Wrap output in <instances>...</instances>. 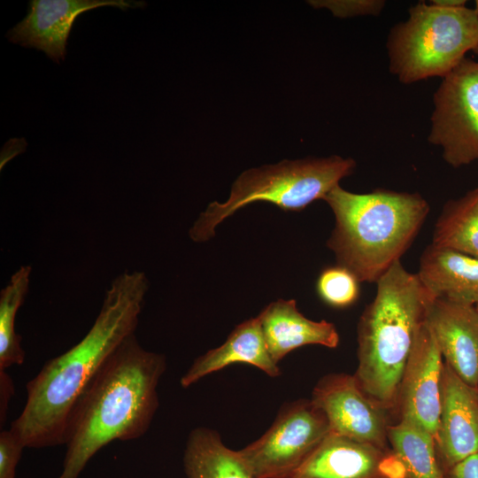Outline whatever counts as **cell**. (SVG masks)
<instances>
[{"label": "cell", "mask_w": 478, "mask_h": 478, "mask_svg": "<svg viewBox=\"0 0 478 478\" xmlns=\"http://www.w3.org/2000/svg\"><path fill=\"white\" fill-rule=\"evenodd\" d=\"M148 289L143 272L118 275L85 336L46 362L27 382L25 406L10 428L26 448L65 444L79 398L112 354L135 334Z\"/></svg>", "instance_id": "obj_1"}, {"label": "cell", "mask_w": 478, "mask_h": 478, "mask_svg": "<svg viewBox=\"0 0 478 478\" xmlns=\"http://www.w3.org/2000/svg\"><path fill=\"white\" fill-rule=\"evenodd\" d=\"M163 354L143 349L135 334L106 360L79 398L68 422L58 478H79L103 447L143 436L158 407Z\"/></svg>", "instance_id": "obj_2"}, {"label": "cell", "mask_w": 478, "mask_h": 478, "mask_svg": "<svg viewBox=\"0 0 478 478\" xmlns=\"http://www.w3.org/2000/svg\"><path fill=\"white\" fill-rule=\"evenodd\" d=\"M335 220L328 247L359 282L377 281L408 250L429 212L417 192L377 189L354 193L340 185L322 199Z\"/></svg>", "instance_id": "obj_3"}, {"label": "cell", "mask_w": 478, "mask_h": 478, "mask_svg": "<svg viewBox=\"0 0 478 478\" xmlns=\"http://www.w3.org/2000/svg\"><path fill=\"white\" fill-rule=\"evenodd\" d=\"M358 325L354 374L361 389L387 412L397 405L401 378L416 335L434 299L417 274L395 263L376 282Z\"/></svg>", "instance_id": "obj_4"}, {"label": "cell", "mask_w": 478, "mask_h": 478, "mask_svg": "<svg viewBox=\"0 0 478 478\" xmlns=\"http://www.w3.org/2000/svg\"><path fill=\"white\" fill-rule=\"evenodd\" d=\"M356 168L351 158L332 155L282 160L274 165L250 168L231 187L224 203L212 202L189 229L195 242L211 239L215 227L249 204L266 202L284 211H301L324 197Z\"/></svg>", "instance_id": "obj_5"}, {"label": "cell", "mask_w": 478, "mask_h": 478, "mask_svg": "<svg viewBox=\"0 0 478 478\" xmlns=\"http://www.w3.org/2000/svg\"><path fill=\"white\" fill-rule=\"evenodd\" d=\"M477 46L478 17L473 9L418 3L389 33V69L404 84L443 78Z\"/></svg>", "instance_id": "obj_6"}, {"label": "cell", "mask_w": 478, "mask_h": 478, "mask_svg": "<svg viewBox=\"0 0 478 478\" xmlns=\"http://www.w3.org/2000/svg\"><path fill=\"white\" fill-rule=\"evenodd\" d=\"M330 428L311 400L285 405L258 439L238 451L254 478H293Z\"/></svg>", "instance_id": "obj_7"}, {"label": "cell", "mask_w": 478, "mask_h": 478, "mask_svg": "<svg viewBox=\"0 0 478 478\" xmlns=\"http://www.w3.org/2000/svg\"><path fill=\"white\" fill-rule=\"evenodd\" d=\"M433 103L428 142L452 167L477 161L478 61L466 58L443 77Z\"/></svg>", "instance_id": "obj_8"}, {"label": "cell", "mask_w": 478, "mask_h": 478, "mask_svg": "<svg viewBox=\"0 0 478 478\" xmlns=\"http://www.w3.org/2000/svg\"><path fill=\"white\" fill-rule=\"evenodd\" d=\"M311 401L326 416L330 432L388 448L387 411L361 389L354 374L323 376L314 387Z\"/></svg>", "instance_id": "obj_9"}, {"label": "cell", "mask_w": 478, "mask_h": 478, "mask_svg": "<svg viewBox=\"0 0 478 478\" xmlns=\"http://www.w3.org/2000/svg\"><path fill=\"white\" fill-rule=\"evenodd\" d=\"M443 366L441 351L425 320L416 335L401 378L397 408L401 420L426 430L435 441L441 413Z\"/></svg>", "instance_id": "obj_10"}, {"label": "cell", "mask_w": 478, "mask_h": 478, "mask_svg": "<svg viewBox=\"0 0 478 478\" xmlns=\"http://www.w3.org/2000/svg\"><path fill=\"white\" fill-rule=\"evenodd\" d=\"M293 478H405V470L391 449L329 432Z\"/></svg>", "instance_id": "obj_11"}, {"label": "cell", "mask_w": 478, "mask_h": 478, "mask_svg": "<svg viewBox=\"0 0 478 478\" xmlns=\"http://www.w3.org/2000/svg\"><path fill=\"white\" fill-rule=\"evenodd\" d=\"M436 447L444 474L478 452V389L463 382L444 361Z\"/></svg>", "instance_id": "obj_12"}, {"label": "cell", "mask_w": 478, "mask_h": 478, "mask_svg": "<svg viewBox=\"0 0 478 478\" xmlns=\"http://www.w3.org/2000/svg\"><path fill=\"white\" fill-rule=\"evenodd\" d=\"M142 5L144 2L129 0H33L27 15L7 36L12 42L42 50L59 63L65 58L72 26L81 13L101 6L126 10Z\"/></svg>", "instance_id": "obj_13"}, {"label": "cell", "mask_w": 478, "mask_h": 478, "mask_svg": "<svg viewBox=\"0 0 478 478\" xmlns=\"http://www.w3.org/2000/svg\"><path fill=\"white\" fill-rule=\"evenodd\" d=\"M427 322L444 362L466 383L478 386V312L475 306L434 298Z\"/></svg>", "instance_id": "obj_14"}, {"label": "cell", "mask_w": 478, "mask_h": 478, "mask_svg": "<svg viewBox=\"0 0 478 478\" xmlns=\"http://www.w3.org/2000/svg\"><path fill=\"white\" fill-rule=\"evenodd\" d=\"M268 351L278 364L295 349L309 344L335 348L339 335L327 320L314 321L304 316L295 300L279 299L258 316Z\"/></svg>", "instance_id": "obj_15"}, {"label": "cell", "mask_w": 478, "mask_h": 478, "mask_svg": "<svg viewBox=\"0 0 478 478\" xmlns=\"http://www.w3.org/2000/svg\"><path fill=\"white\" fill-rule=\"evenodd\" d=\"M417 275L433 298L478 305V258L431 243L420 257Z\"/></svg>", "instance_id": "obj_16"}, {"label": "cell", "mask_w": 478, "mask_h": 478, "mask_svg": "<svg viewBox=\"0 0 478 478\" xmlns=\"http://www.w3.org/2000/svg\"><path fill=\"white\" fill-rule=\"evenodd\" d=\"M235 363L254 366L271 377L281 374L278 364L268 351L258 317L239 324L223 344L196 358L181 378V385L189 387Z\"/></svg>", "instance_id": "obj_17"}, {"label": "cell", "mask_w": 478, "mask_h": 478, "mask_svg": "<svg viewBox=\"0 0 478 478\" xmlns=\"http://www.w3.org/2000/svg\"><path fill=\"white\" fill-rule=\"evenodd\" d=\"M187 478H254L238 451L227 448L217 431L193 429L183 455Z\"/></svg>", "instance_id": "obj_18"}, {"label": "cell", "mask_w": 478, "mask_h": 478, "mask_svg": "<svg viewBox=\"0 0 478 478\" xmlns=\"http://www.w3.org/2000/svg\"><path fill=\"white\" fill-rule=\"evenodd\" d=\"M431 243L478 258V187L444 204Z\"/></svg>", "instance_id": "obj_19"}, {"label": "cell", "mask_w": 478, "mask_h": 478, "mask_svg": "<svg viewBox=\"0 0 478 478\" xmlns=\"http://www.w3.org/2000/svg\"><path fill=\"white\" fill-rule=\"evenodd\" d=\"M388 440L405 467V478H445L436 441L426 430L400 420L389 426Z\"/></svg>", "instance_id": "obj_20"}, {"label": "cell", "mask_w": 478, "mask_h": 478, "mask_svg": "<svg viewBox=\"0 0 478 478\" xmlns=\"http://www.w3.org/2000/svg\"><path fill=\"white\" fill-rule=\"evenodd\" d=\"M31 271L30 266H20L0 292V371L25 360L15 319L27 294Z\"/></svg>", "instance_id": "obj_21"}, {"label": "cell", "mask_w": 478, "mask_h": 478, "mask_svg": "<svg viewBox=\"0 0 478 478\" xmlns=\"http://www.w3.org/2000/svg\"><path fill=\"white\" fill-rule=\"evenodd\" d=\"M358 282L350 271L336 265L320 273L317 281V292L329 305L345 307L358 298Z\"/></svg>", "instance_id": "obj_22"}, {"label": "cell", "mask_w": 478, "mask_h": 478, "mask_svg": "<svg viewBox=\"0 0 478 478\" xmlns=\"http://www.w3.org/2000/svg\"><path fill=\"white\" fill-rule=\"evenodd\" d=\"M309 4L315 8H325L338 18L378 16L385 6L383 0H317Z\"/></svg>", "instance_id": "obj_23"}, {"label": "cell", "mask_w": 478, "mask_h": 478, "mask_svg": "<svg viewBox=\"0 0 478 478\" xmlns=\"http://www.w3.org/2000/svg\"><path fill=\"white\" fill-rule=\"evenodd\" d=\"M24 448V444L11 429L0 432V478H15Z\"/></svg>", "instance_id": "obj_24"}, {"label": "cell", "mask_w": 478, "mask_h": 478, "mask_svg": "<svg viewBox=\"0 0 478 478\" xmlns=\"http://www.w3.org/2000/svg\"><path fill=\"white\" fill-rule=\"evenodd\" d=\"M447 474L449 478H478V452L458 463Z\"/></svg>", "instance_id": "obj_25"}, {"label": "cell", "mask_w": 478, "mask_h": 478, "mask_svg": "<svg viewBox=\"0 0 478 478\" xmlns=\"http://www.w3.org/2000/svg\"><path fill=\"white\" fill-rule=\"evenodd\" d=\"M0 383H1V423L3 420L4 421L6 415V409L8 400L11 397V392L12 391V382L11 378L5 374L4 371H0Z\"/></svg>", "instance_id": "obj_26"}, {"label": "cell", "mask_w": 478, "mask_h": 478, "mask_svg": "<svg viewBox=\"0 0 478 478\" xmlns=\"http://www.w3.org/2000/svg\"><path fill=\"white\" fill-rule=\"evenodd\" d=\"M22 141L23 139L17 140L15 144H13L14 140L9 141L11 147L8 143L5 144L1 154V169L8 160L25 150L26 145L17 148V145H19Z\"/></svg>", "instance_id": "obj_27"}, {"label": "cell", "mask_w": 478, "mask_h": 478, "mask_svg": "<svg viewBox=\"0 0 478 478\" xmlns=\"http://www.w3.org/2000/svg\"><path fill=\"white\" fill-rule=\"evenodd\" d=\"M431 4L443 8H459L466 6V0H432Z\"/></svg>", "instance_id": "obj_28"}, {"label": "cell", "mask_w": 478, "mask_h": 478, "mask_svg": "<svg viewBox=\"0 0 478 478\" xmlns=\"http://www.w3.org/2000/svg\"><path fill=\"white\" fill-rule=\"evenodd\" d=\"M476 16L478 17V0H475L474 9H473Z\"/></svg>", "instance_id": "obj_29"}, {"label": "cell", "mask_w": 478, "mask_h": 478, "mask_svg": "<svg viewBox=\"0 0 478 478\" xmlns=\"http://www.w3.org/2000/svg\"><path fill=\"white\" fill-rule=\"evenodd\" d=\"M474 52L478 56V46L474 49Z\"/></svg>", "instance_id": "obj_30"}, {"label": "cell", "mask_w": 478, "mask_h": 478, "mask_svg": "<svg viewBox=\"0 0 478 478\" xmlns=\"http://www.w3.org/2000/svg\"><path fill=\"white\" fill-rule=\"evenodd\" d=\"M475 309H476V311H477V312H478V305H475Z\"/></svg>", "instance_id": "obj_31"}, {"label": "cell", "mask_w": 478, "mask_h": 478, "mask_svg": "<svg viewBox=\"0 0 478 478\" xmlns=\"http://www.w3.org/2000/svg\"><path fill=\"white\" fill-rule=\"evenodd\" d=\"M477 389H478V386H477Z\"/></svg>", "instance_id": "obj_32"}]
</instances>
